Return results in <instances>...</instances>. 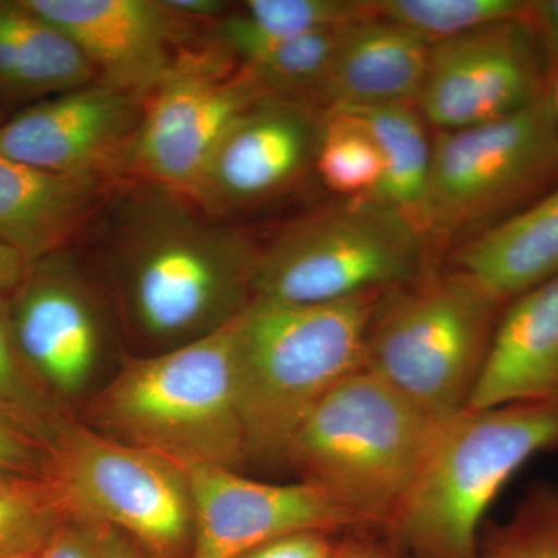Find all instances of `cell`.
<instances>
[{
    "mask_svg": "<svg viewBox=\"0 0 558 558\" xmlns=\"http://www.w3.org/2000/svg\"><path fill=\"white\" fill-rule=\"evenodd\" d=\"M142 193L116 241L132 318L150 339L182 343L229 325L253 300L259 245L174 191L146 183Z\"/></svg>",
    "mask_w": 558,
    "mask_h": 558,
    "instance_id": "6da1fadb",
    "label": "cell"
},
{
    "mask_svg": "<svg viewBox=\"0 0 558 558\" xmlns=\"http://www.w3.org/2000/svg\"><path fill=\"white\" fill-rule=\"evenodd\" d=\"M385 292L312 304L253 299L234 318V380L248 458L281 461L319 400L363 368Z\"/></svg>",
    "mask_w": 558,
    "mask_h": 558,
    "instance_id": "7a4b0ae2",
    "label": "cell"
},
{
    "mask_svg": "<svg viewBox=\"0 0 558 558\" xmlns=\"http://www.w3.org/2000/svg\"><path fill=\"white\" fill-rule=\"evenodd\" d=\"M233 323L161 354L128 360L92 400V424L183 470H234L248 450L234 380Z\"/></svg>",
    "mask_w": 558,
    "mask_h": 558,
    "instance_id": "3957f363",
    "label": "cell"
},
{
    "mask_svg": "<svg viewBox=\"0 0 558 558\" xmlns=\"http://www.w3.org/2000/svg\"><path fill=\"white\" fill-rule=\"evenodd\" d=\"M442 424L365 368L330 389L281 461L362 523L391 526Z\"/></svg>",
    "mask_w": 558,
    "mask_h": 558,
    "instance_id": "277c9868",
    "label": "cell"
},
{
    "mask_svg": "<svg viewBox=\"0 0 558 558\" xmlns=\"http://www.w3.org/2000/svg\"><path fill=\"white\" fill-rule=\"evenodd\" d=\"M557 450V403L462 411L444 422L389 527L417 558H473L499 492L532 458Z\"/></svg>",
    "mask_w": 558,
    "mask_h": 558,
    "instance_id": "5b68a950",
    "label": "cell"
},
{
    "mask_svg": "<svg viewBox=\"0 0 558 558\" xmlns=\"http://www.w3.org/2000/svg\"><path fill=\"white\" fill-rule=\"evenodd\" d=\"M505 306L457 269L389 289L371 322L363 368L444 424L469 409Z\"/></svg>",
    "mask_w": 558,
    "mask_h": 558,
    "instance_id": "8992f818",
    "label": "cell"
},
{
    "mask_svg": "<svg viewBox=\"0 0 558 558\" xmlns=\"http://www.w3.org/2000/svg\"><path fill=\"white\" fill-rule=\"evenodd\" d=\"M425 241L398 209L348 201L290 223L260 248L253 299L329 303L411 284L427 274Z\"/></svg>",
    "mask_w": 558,
    "mask_h": 558,
    "instance_id": "52a82bcc",
    "label": "cell"
},
{
    "mask_svg": "<svg viewBox=\"0 0 558 558\" xmlns=\"http://www.w3.org/2000/svg\"><path fill=\"white\" fill-rule=\"evenodd\" d=\"M558 185V117L550 92L506 119L438 131L421 229L473 240Z\"/></svg>",
    "mask_w": 558,
    "mask_h": 558,
    "instance_id": "ba28073f",
    "label": "cell"
},
{
    "mask_svg": "<svg viewBox=\"0 0 558 558\" xmlns=\"http://www.w3.org/2000/svg\"><path fill=\"white\" fill-rule=\"evenodd\" d=\"M69 520L108 526L160 558L178 556L194 529L185 470L154 451L64 418L49 447Z\"/></svg>",
    "mask_w": 558,
    "mask_h": 558,
    "instance_id": "9c48e42d",
    "label": "cell"
},
{
    "mask_svg": "<svg viewBox=\"0 0 558 558\" xmlns=\"http://www.w3.org/2000/svg\"><path fill=\"white\" fill-rule=\"evenodd\" d=\"M270 97L215 38L186 47L143 97L142 116L116 175L174 191L186 199L231 124Z\"/></svg>",
    "mask_w": 558,
    "mask_h": 558,
    "instance_id": "30bf717a",
    "label": "cell"
},
{
    "mask_svg": "<svg viewBox=\"0 0 558 558\" xmlns=\"http://www.w3.org/2000/svg\"><path fill=\"white\" fill-rule=\"evenodd\" d=\"M548 92V72L524 11L429 46L416 109L438 131L464 130L515 116Z\"/></svg>",
    "mask_w": 558,
    "mask_h": 558,
    "instance_id": "8fae6325",
    "label": "cell"
},
{
    "mask_svg": "<svg viewBox=\"0 0 558 558\" xmlns=\"http://www.w3.org/2000/svg\"><path fill=\"white\" fill-rule=\"evenodd\" d=\"M323 116L301 98L255 102L220 138L189 199L227 215L281 196L314 168Z\"/></svg>",
    "mask_w": 558,
    "mask_h": 558,
    "instance_id": "7c38bea8",
    "label": "cell"
},
{
    "mask_svg": "<svg viewBox=\"0 0 558 558\" xmlns=\"http://www.w3.org/2000/svg\"><path fill=\"white\" fill-rule=\"evenodd\" d=\"M194 513L190 558H242L296 532H328L362 523L312 484L259 483L234 470H185Z\"/></svg>",
    "mask_w": 558,
    "mask_h": 558,
    "instance_id": "4fadbf2b",
    "label": "cell"
},
{
    "mask_svg": "<svg viewBox=\"0 0 558 558\" xmlns=\"http://www.w3.org/2000/svg\"><path fill=\"white\" fill-rule=\"evenodd\" d=\"M143 97L95 83L36 101L0 124V154L38 170L110 178L142 116Z\"/></svg>",
    "mask_w": 558,
    "mask_h": 558,
    "instance_id": "5bb4252c",
    "label": "cell"
},
{
    "mask_svg": "<svg viewBox=\"0 0 558 558\" xmlns=\"http://www.w3.org/2000/svg\"><path fill=\"white\" fill-rule=\"evenodd\" d=\"M89 60L98 83L146 94L190 46L191 22L163 0H27Z\"/></svg>",
    "mask_w": 558,
    "mask_h": 558,
    "instance_id": "9a60e30c",
    "label": "cell"
},
{
    "mask_svg": "<svg viewBox=\"0 0 558 558\" xmlns=\"http://www.w3.org/2000/svg\"><path fill=\"white\" fill-rule=\"evenodd\" d=\"M62 253L36 260L9 295L11 328L28 368L61 392L78 391L101 344L98 317Z\"/></svg>",
    "mask_w": 558,
    "mask_h": 558,
    "instance_id": "2e32d148",
    "label": "cell"
},
{
    "mask_svg": "<svg viewBox=\"0 0 558 558\" xmlns=\"http://www.w3.org/2000/svg\"><path fill=\"white\" fill-rule=\"evenodd\" d=\"M512 403L558 405V277L506 306L469 409Z\"/></svg>",
    "mask_w": 558,
    "mask_h": 558,
    "instance_id": "e0dca14e",
    "label": "cell"
},
{
    "mask_svg": "<svg viewBox=\"0 0 558 558\" xmlns=\"http://www.w3.org/2000/svg\"><path fill=\"white\" fill-rule=\"evenodd\" d=\"M428 53L424 39L374 13L343 32L315 102L325 110L416 106Z\"/></svg>",
    "mask_w": 558,
    "mask_h": 558,
    "instance_id": "ac0fdd59",
    "label": "cell"
},
{
    "mask_svg": "<svg viewBox=\"0 0 558 558\" xmlns=\"http://www.w3.org/2000/svg\"><path fill=\"white\" fill-rule=\"evenodd\" d=\"M105 180L54 174L0 154V242L31 264L61 253L97 208Z\"/></svg>",
    "mask_w": 558,
    "mask_h": 558,
    "instance_id": "d6986e66",
    "label": "cell"
},
{
    "mask_svg": "<svg viewBox=\"0 0 558 558\" xmlns=\"http://www.w3.org/2000/svg\"><path fill=\"white\" fill-rule=\"evenodd\" d=\"M454 266L505 304L558 277V185L461 244Z\"/></svg>",
    "mask_w": 558,
    "mask_h": 558,
    "instance_id": "ffe728a7",
    "label": "cell"
},
{
    "mask_svg": "<svg viewBox=\"0 0 558 558\" xmlns=\"http://www.w3.org/2000/svg\"><path fill=\"white\" fill-rule=\"evenodd\" d=\"M97 81L83 51L27 0H0V94L46 100Z\"/></svg>",
    "mask_w": 558,
    "mask_h": 558,
    "instance_id": "44dd1931",
    "label": "cell"
},
{
    "mask_svg": "<svg viewBox=\"0 0 558 558\" xmlns=\"http://www.w3.org/2000/svg\"><path fill=\"white\" fill-rule=\"evenodd\" d=\"M348 112L365 123L380 150L384 171L369 201L398 209L421 227L433 140L428 138L416 106H376Z\"/></svg>",
    "mask_w": 558,
    "mask_h": 558,
    "instance_id": "7402d4cb",
    "label": "cell"
},
{
    "mask_svg": "<svg viewBox=\"0 0 558 558\" xmlns=\"http://www.w3.org/2000/svg\"><path fill=\"white\" fill-rule=\"evenodd\" d=\"M348 27L293 38L240 39L222 46L270 97L315 102Z\"/></svg>",
    "mask_w": 558,
    "mask_h": 558,
    "instance_id": "603a6c76",
    "label": "cell"
},
{
    "mask_svg": "<svg viewBox=\"0 0 558 558\" xmlns=\"http://www.w3.org/2000/svg\"><path fill=\"white\" fill-rule=\"evenodd\" d=\"M371 16V0H247L241 13L215 22L211 36L220 44L293 38L339 31Z\"/></svg>",
    "mask_w": 558,
    "mask_h": 558,
    "instance_id": "cb8c5ba5",
    "label": "cell"
},
{
    "mask_svg": "<svg viewBox=\"0 0 558 558\" xmlns=\"http://www.w3.org/2000/svg\"><path fill=\"white\" fill-rule=\"evenodd\" d=\"M314 170L348 201L369 199L381 179V156L368 128L348 110H325Z\"/></svg>",
    "mask_w": 558,
    "mask_h": 558,
    "instance_id": "d4e9b609",
    "label": "cell"
},
{
    "mask_svg": "<svg viewBox=\"0 0 558 558\" xmlns=\"http://www.w3.org/2000/svg\"><path fill=\"white\" fill-rule=\"evenodd\" d=\"M69 520L50 478L0 473V558H36Z\"/></svg>",
    "mask_w": 558,
    "mask_h": 558,
    "instance_id": "484cf974",
    "label": "cell"
},
{
    "mask_svg": "<svg viewBox=\"0 0 558 558\" xmlns=\"http://www.w3.org/2000/svg\"><path fill=\"white\" fill-rule=\"evenodd\" d=\"M523 0H373L374 13L429 46L526 11Z\"/></svg>",
    "mask_w": 558,
    "mask_h": 558,
    "instance_id": "4316f807",
    "label": "cell"
},
{
    "mask_svg": "<svg viewBox=\"0 0 558 558\" xmlns=\"http://www.w3.org/2000/svg\"><path fill=\"white\" fill-rule=\"evenodd\" d=\"M0 418L50 447L64 418L46 385L28 368L11 328L9 296H0Z\"/></svg>",
    "mask_w": 558,
    "mask_h": 558,
    "instance_id": "83f0119b",
    "label": "cell"
},
{
    "mask_svg": "<svg viewBox=\"0 0 558 558\" xmlns=\"http://www.w3.org/2000/svg\"><path fill=\"white\" fill-rule=\"evenodd\" d=\"M473 558H558V483L529 488Z\"/></svg>",
    "mask_w": 558,
    "mask_h": 558,
    "instance_id": "f1b7e54d",
    "label": "cell"
},
{
    "mask_svg": "<svg viewBox=\"0 0 558 558\" xmlns=\"http://www.w3.org/2000/svg\"><path fill=\"white\" fill-rule=\"evenodd\" d=\"M0 473L50 478L49 447L0 418Z\"/></svg>",
    "mask_w": 558,
    "mask_h": 558,
    "instance_id": "f546056e",
    "label": "cell"
},
{
    "mask_svg": "<svg viewBox=\"0 0 558 558\" xmlns=\"http://www.w3.org/2000/svg\"><path fill=\"white\" fill-rule=\"evenodd\" d=\"M526 17L537 38L550 89L554 81L558 78V0L527 2Z\"/></svg>",
    "mask_w": 558,
    "mask_h": 558,
    "instance_id": "4dcf8cb0",
    "label": "cell"
},
{
    "mask_svg": "<svg viewBox=\"0 0 558 558\" xmlns=\"http://www.w3.org/2000/svg\"><path fill=\"white\" fill-rule=\"evenodd\" d=\"M336 548L326 532H296L259 546L242 558H332Z\"/></svg>",
    "mask_w": 558,
    "mask_h": 558,
    "instance_id": "1f68e13d",
    "label": "cell"
},
{
    "mask_svg": "<svg viewBox=\"0 0 558 558\" xmlns=\"http://www.w3.org/2000/svg\"><path fill=\"white\" fill-rule=\"evenodd\" d=\"M36 558H102L89 524L68 520L61 524Z\"/></svg>",
    "mask_w": 558,
    "mask_h": 558,
    "instance_id": "d6a6232c",
    "label": "cell"
},
{
    "mask_svg": "<svg viewBox=\"0 0 558 558\" xmlns=\"http://www.w3.org/2000/svg\"><path fill=\"white\" fill-rule=\"evenodd\" d=\"M31 266L17 250L0 242V296H9L20 288Z\"/></svg>",
    "mask_w": 558,
    "mask_h": 558,
    "instance_id": "836d02e7",
    "label": "cell"
},
{
    "mask_svg": "<svg viewBox=\"0 0 558 558\" xmlns=\"http://www.w3.org/2000/svg\"><path fill=\"white\" fill-rule=\"evenodd\" d=\"M163 3L172 13L189 22H218L229 10V3L222 0H163Z\"/></svg>",
    "mask_w": 558,
    "mask_h": 558,
    "instance_id": "e575fe53",
    "label": "cell"
},
{
    "mask_svg": "<svg viewBox=\"0 0 558 558\" xmlns=\"http://www.w3.org/2000/svg\"><path fill=\"white\" fill-rule=\"evenodd\" d=\"M90 526V524H89ZM102 558H145L119 531L108 526H90Z\"/></svg>",
    "mask_w": 558,
    "mask_h": 558,
    "instance_id": "d590c367",
    "label": "cell"
},
{
    "mask_svg": "<svg viewBox=\"0 0 558 558\" xmlns=\"http://www.w3.org/2000/svg\"><path fill=\"white\" fill-rule=\"evenodd\" d=\"M332 558H389L384 550L365 543H354V545L343 546L336 549Z\"/></svg>",
    "mask_w": 558,
    "mask_h": 558,
    "instance_id": "8d00e7d4",
    "label": "cell"
},
{
    "mask_svg": "<svg viewBox=\"0 0 558 558\" xmlns=\"http://www.w3.org/2000/svg\"><path fill=\"white\" fill-rule=\"evenodd\" d=\"M550 98H553L554 109H556V113L558 117V78L554 81L553 86H550Z\"/></svg>",
    "mask_w": 558,
    "mask_h": 558,
    "instance_id": "74e56055",
    "label": "cell"
}]
</instances>
